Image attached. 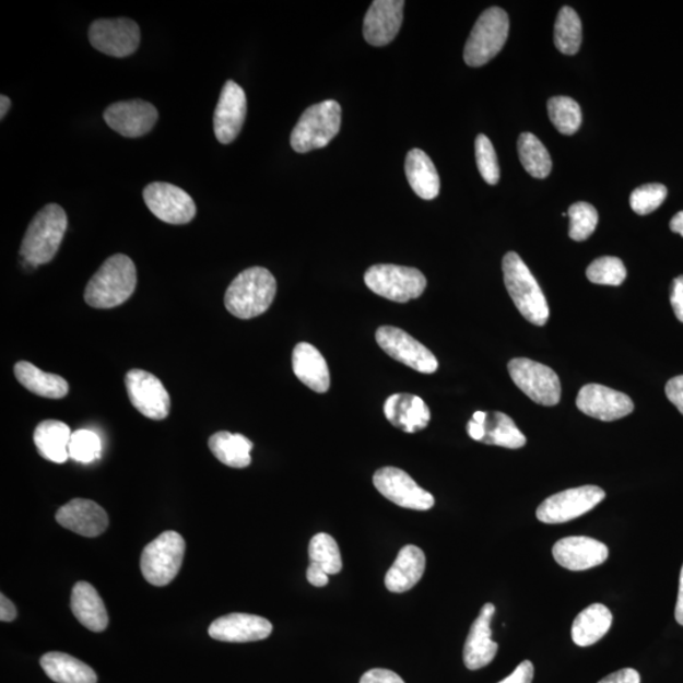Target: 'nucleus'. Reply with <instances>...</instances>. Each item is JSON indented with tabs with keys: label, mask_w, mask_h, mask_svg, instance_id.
<instances>
[{
	"label": "nucleus",
	"mask_w": 683,
	"mask_h": 683,
	"mask_svg": "<svg viewBox=\"0 0 683 683\" xmlns=\"http://www.w3.org/2000/svg\"><path fill=\"white\" fill-rule=\"evenodd\" d=\"M137 270L126 255L110 256L85 287L84 299L96 309H111L126 303L136 291Z\"/></svg>",
	"instance_id": "obj_1"
},
{
	"label": "nucleus",
	"mask_w": 683,
	"mask_h": 683,
	"mask_svg": "<svg viewBox=\"0 0 683 683\" xmlns=\"http://www.w3.org/2000/svg\"><path fill=\"white\" fill-rule=\"evenodd\" d=\"M276 291V280L268 269L251 268L232 281L224 304L232 316L252 319L271 307Z\"/></svg>",
	"instance_id": "obj_2"
},
{
	"label": "nucleus",
	"mask_w": 683,
	"mask_h": 683,
	"mask_svg": "<svg viewBox=\"0 0 683 683\" xmlns=\"http://www.w3.org/2000/svg\"><path fill=\"white\" fill-rule=\"evenodd\" d=\"M68 229V215L58 204H48L30 223L21 245V257L35 269L52 261Z\"/></svg>",
	"instance_id": "obj_3"
},
{
	"label": "nucleus",
	"mask_w": 683,
	"mask_h": 683,
	"mask_svg": "<svg viewBox=\"0 0 683 683\" xmlns=\"http://www.w3.org/2000/svg\"><path fill=\"white\" fill-rule=\"evenodd\" d=\"M504 283L516 307L530 323L545 326L550 307L540 284L521 257L508 252L503 259Z\"/></svg>",
	"instance_id": "obj_4"
},
{
	"label": "nucleus",
	"mask_w": 683,
	"mask_h": 683,
	"mask_svg": "<svg viewBox=\"0 0 683 683\" xmlns=\"http://www.w3.org/2000/svg\"><path fill=\"white\" fill-rule=\"evenodd\" d=\"M342 125V109L339 102L325 101L304 111L291 137L294 151L307 154L331 143Z\"/></svg>",
	"instance_id": "obj_5"
},
{
	"label": "nucleus",
	"mask_w": 683,
	"mask_h": 683,
	"mask_svg": "<svg viewBox=\"0 0 683 683\" xmlns=\"http://www.w3.org/2000/svg\"><path fill=\"white\" fill-rule=\"evenodd\" d=\"M509 35V17L499 7L488 8L480 15L466 43L463 59L469 67L480 68L492 61Z\"/></svg>",
	"instance_id": "obj_6"
},
{
	"label": "nucleus",
	"mask_w": 683,
	"mask_h": 683,
	"mask_svg": "<svg viewBox=\"0 0 683 683\" xmlns=\"http://www.w3.org/2000/svg\"><path fill=\"white\" fill-rule=\"evenodd\" d=\"M185 549L187 545L179 533L167 530L160 534L142 552L141 570L144 580L158 588L170 584L182 566Z\"/></svg>",
	"instance_id": "obj_7"
},
{
	"label": "nucleus",
	"mask_w": 683,
	"mask_h": 683,
	"mask_svg": "<svg viewBox=\"0 0 683 683\" xmlns=\"http://www.w3.org/2000/svg\"><path fill=\"white\" fill-rule=\"evenodd\" d=\"M365 284L373 293L385 299L408 303L420 297L427 279L420 270L398 264H375L365 273Z\"/></svg>",
	"instance_id": "obj_8"
},
{
	"label": "nucleus",
	"mask_w": 683,
	"mask_h": 683,
	"mask_svg": "<svg viewBox=\"0 0 683 683\" xmlns=\"http://www.w3.org/2000/svg\"><path fill=\"white\" fill-rule=\"evenodd\" d=\"M605 496L604 490L593 485L565 490L545 499L537 510V518L545 525L567 523L597 508Z\"/></svg>",
	"instance_id": "obj_9"
},
{
	"label": "nucleus",
	"mask_w": 683,
	"mask_h": 683,
	"mask_svg": "<svg viewBox=\"0 0 683 683\" xmlns=\"http://www.w3.org/2000/svg\"><path fill=\"white\" fill-rule=\"evenodd\" d=\"M514 384L537 404L557 405L561 400V382L549 366L528 358H514L508 365Z\"/></svg>",
	"instance_id": "obj_10"
},
{
	"label": "nucleus",
	"mask_w": 683,
	"mask_h": 683,
	"mask_svg": "<svg viewBox=\"0 0 683 683\" xmlns=\"http://www.w3.org/2000/svg\"><path fill=\"white\" fill-rule=\"evenodd\" d=\"M376 341L390 357L422 374H434L438 361L420 341L403 329L385 326L377 329Z\"/></svg>",
	"instance_id": "obj_11"
},
{
	"label": "nucleus",
	"mask_w": 683,
	"mask_h": 683,
	"mask_svg": "<svg viewBox=\"0 0 683 683\" xmlns=\"http://www.w3.org/2000/svg\"><path fill=\"white\" fill-rule=\"evenodd\" d=\"M144 203L160 221L187 224L196 219L195 200L181 188L168 182H152L143 190Z\"/></svg>",
	"instance_id": "obj_12"
},
{
	"label": "nucleus",
	"mask_w": 683,
	"mask_h": 683,
	"mask_svg": "<svg viewBox=\"0 0 683 683\" xmlns=\"http://www.w3.org/2000/svg\"><path fill=\"white\" fill-rule=\"evenodd\" d=\"M90 42L95 50L122 59L139 48L141 31L132 20H98L92 23Z\"/></svg>",
	"instance_id": "obj_13"
},
{
	"label": "nucleus",
	"mask_w": 683,
	"mask_h": 683,
	"mask_svg": "<svg viewBox=\"0 0 683 683\" xmlns=\"http://www.w3.org/2000/svg\"><path fill=\"white\" fill-rule=\"evenodd\" d=\"M128 398L139 412L152 421H164L170 413V396L155 375L134 368L126 375Z\"/></svg>",
	"instance_id": "obj_14"
},
{
	"label": "nucleus",
	"mask_w": 683,
	"mask_h": 683,
	"mask_svg": "<svg viewBox=\"0 0 683 683\" xmlns=\"http://www.w3.org/2000/svg\"><path fill=\"white\" fill-rule=\"evenodd\" d=\"M374 485L382 496L401 508L417 511L429 510L434 506V497L425 492L403 470L384 468L374 475Z\"/></svg>",
	"instance_id": "obj_15"
},
{
	"label": "nucleus",
	"mask_w": 683,
	"mask_h": 683,
	"mask_svg": "<svg viewBox=\"0 0 683 683\" xmlns=\"http://www.w3.org/2000/svg\"><path fill=\"white\" fill-rule=\"evenodd\" d=\"M158 111L154 104L134 99L111 104L104 111V120L120 136L139 139L155 127Z\"/></svg>",
	"instance_id": "obj_16"
},
{
	"label": "nucleus",
	"mask_w": 683,
	"mask_h": 683,
	"mask_svg": "<svg viewBox=\"0 0 683 683\" xmlns=\"http://www.w3.org/2000/svg\"><path fill=\"white\" fill-rule=\"evenodd\" d=\"M576 405L586 415L602 422H613L632 414L634 404L628 396L599 384H589L578 391Z\"/></svg>",
	"instance_id": "obj_17"
},
{
	"label": "nucleus",
	"mask_w": 683,
	"mask_h": 683,
	"mask_svg": "<svg viewBox=\"0 0 683 683\" xmlns=\"http://www.w3.org/2000/svg\"><path fill=\"white\" fill-rule=\"evenodd\" d=\"M247 116L246 93L233 80L224 84L214 111V133L223 144L235 141L243 130Z\"/></svg>",
	"instance_id": "obj_18"
},
{
	"label": "nucleus",
	"mask_w": 683,
	"mask_h": 683,
	"mask_svg": "<svg viewBox=\"0 0 683 683\" xmlns=\"http://www.w3.org/2000/svg\"><path fill=\"white\" fill-rule=\"evenodd\" d=\"M403 0H375L364 20L366 42L376 47L387 46L399 34L404 15Z\"/></svg>",
	"instance_id": "obj_19"
},
{
	"label": "nucleus",
	"mask_w": 683,
	"mask_h": 683,
	"mask_svg": "<svg viewBox=\"0 0 683 683\" xmlns=\"http://www.w3.org/2000/svg\"><path fill=\"white\" fill-rule=\"evenodd\" d=\"M557 564L569 570H585L604 564L608 546L590 537H567L553 546Z\"/></svg>",
	"instance_id": "obj_20"
},
{
	"label": "nucleus",
	"mask_w": 683,
	"mask_h": 683,
	"mask_svg": "<svg viewBox=\"0 0 683 683\" xmlns=\"http://www.w3.org/2000/svg\"><path fill=\"white\" fill-rule=\"evenodd\" d=\"M496 612L494 604L482 607L479 617L472 624L463 648V662L471 671L484 669L494 661L497 643L492 639V621Z\"/></svg>",
	"instance_id": "obj_21"
},
{
	"label": "nucleus",
	"mask_w": 683,
	"mask_h": 683,
	"mask_svg": "<svg viewBox=\"0 0 683 683\" xmlns=\"http://www.w3.org/2000/svg\"><path fill=\"white\" fill-rule=\"evenodd\" d=\"M272 624L259 615L228 614L216 619L209 626V636L227 643H248L267 639L271 636Z\"/></svg>",
	"instance_id": "obj_22"
},
{
	"label": "nucleus",
	"mask_w": 683,
	"mask_h": 683,
	"mask_svg": "<svg viewBox=\"0 0 683 683\" xmlns=\"http://www.w3.org/2000/svg\"><path fill=\"white\" fill-rule=\"evenodd\" d=\"M58 523L79 535L95 538L106 532L109 519L101 505L86 499H74L56 513Z\"/></svg>",
	"instance_id": "obj_23"
},
{
	"label": "nucleus",
	"mask_w": 683,
	"mask_h": 683,
	"mask_svg": "<svg viewBox=\"0 0 683 683\" xmlns=\"http://www.w3.org/2000/svg\"><path fill=\"white\" fill-rule=\"evenodd\" d=\"M384 414L393 427L405 433H416L428 427L431 410L412 393H396L385 401Z\"/></svg>",
	"instance_id": "obj_24"
},
{
	"label": "nucleus",
	"mask_w": 683,
	"mask_h": 683,
	"mask_svg": "<svg viewBox=\"0 0 683 683\" xmlns=\"http://www.w3.org/2000/svg\"><path fill=\"white\" fill-rule=\"evenodd\" d=\"M424 552L420 546L409 544L401 549L396 562L385 576V586L393 593L412 590L422 580L425 570Z\"/></svg>",
	"instance_id": "obj_25"
},
{
	"label": "nucleus",
	"mask_w": 683,
	"mask_h": 683,
	"mask_svg": "<svg viewBox=\"0 0 683 683\" xmlns=\"http://www.w3.org/2000/svg\"><path fill=\"white\" fill-rule=\"evenodd\" d=\"M294 374L313 391L323 393L331 387V376L323 355L310 343L302 342L293 352Z\"/></svg>",
	"instance_id": "obj_26"
},
{
	"label": "nucleus",
	"mask_w": 683,
	"mask_h": 683,
	"mask_svg": "<svg viewBox=\"0 0 683 683\" xmlns=\"http://www.w3.org/2000/svg\"><path fill=\"white\" fill-rule=\"evenodd\" d=\"M71 610L85 628L101 633L107 629V608L91 584L78 582L71 592Z\"/></svg>",
	"instance_id": "obj_27"
},
{
	"label": "nucleus",
	"mask_w": 683,
	"mask_h": 683,
	"mask_svg": "<svg viewBox=\"0 0 683 683\" xmlns=\"http://www.w3.org/2000/svg\"><path fill=\"white\" fill-rule=\"evenodd\" d=\"M405 174L410 187L424 200L436 199L440 190V180L431 157L420 149L409 151L405 160Z\"/></svg>",
	"instance_id": "obj_28"
},
{
	"label": "nucleus",
	"mask_w": 683,
	"mask_h": 683,
	"mask_svg": "<svg viewBox=\"0 0 683 683\" xmlns=\"http://www.w3.org/2000/svg\"><path fill=\"white\" fill-rule=\"evenodd\" d=\"M612 624V612L605 605L592 604L576 616L570 634L576 646L590 647L604 638Z\"/></svg>",
	"instance_id": "obj_29"
},
{
	"label": "nucleus",
	"mask_w": 683,
	"mask_h": 683,
	"mask_svg": "<svg viewBox=\"0 0 683 683\" xmlns=\"http://www.w3.org/2000/svg\"><path fill=\"white\" fill-rule=\"evenodd\" d=\"M71 434L69 425L63 422L50 420L39 423L34 433L38 454L54 463L67 462Z\"/></svg>",
	"instance_id": "obj_30"
},
{
	"label": "nucleus",
	"mask_w": 683,
	"mask_h": 683,
	"mask_svg": "<svg viewBox=\"0 0 683 683\" xmlns=\"http://www.w3.org/2000/svg\"><path fill=\"white\" fill-rule=\"evenodd\" d=\"M39 663L47 676L56 683H98V676L92 667L70 655L46 653Z\"/></svg>",
	"instance_id": "obj_31"
},
{
	"label": "nucleus",
	"mask_w": 683,
	"mask_h": 683,
	"mask_svg": "<svg viewBox=\"0 0 683 683\" xmlns=\"http://www.w3.org/2000/svg\"><path fill=\"white\" fill-rule=\"evenodd\" d=\"M14 375L22 387L47 399H62L69 393V384L59 375L48 374L27 361L14 366Z\"/></svg>",
	"instance_id": "obj_32"
},
{
	"label": "nucleus",
	"mask_w": 683,
	"mask_h": 683,
	"mask_svg": "<svg viewBox=\"0 0 683 683\" xmlns=\"http://www.w3.org/2000/svg\"><path fill=\"white\" fill-rule=\"evenodd\" d=\"M209 448L223 464L233 469H245L251 464L252 441L243 434L219 432L208 441Z\"/></svg>",
	"instance_id": "obj_33"
},
{
	"label": "nucleus",
	"mask_w": 683,
	"mask_h": 683,
	"mask_svg": "<svg viewBox=\"0 0 683 683\" xmlns=\"http://www.w3.org/2000/svg\"><path fill=\"white\" fill-rule=\"evenodd\" d=\"M485 437L481 444L490 446H501L509 449H518L525 447L527 438L519 431L516 422L509 415L501 412L487 413L484 423Z\"/></svg>",
	"instance_id": "obj_34"
},
{
	"label": "nucleus",
	"mask_w": 683,
	"mask_h": 683,
	"mask_svg": "<svg viewBox=\"0 0 683 683\" xmlns=\"http://www.w3.org/2000/svg\"><path fill=\"white\" fill-rule=\"evenodd\" d=\"M518 152L521 165L535 179H544L551 174L552 158L549 150L532 133H521L518 140Z\"/></svg>",
	"instance_id": "obj_35"
},
{
	"label": "nucleus",
	"mask_w": 683,
	"mask_h": 683,
	"mask_svg": "<svg viewBox=\"0 0 683 683\" xmlns=\"http://www.w3.org/2000/svg\"><path fill=\"white\" fill-rule=\"evenodd\" d=\"M582 43V23L570 7H564L554 24V45L562 54L575 55Z\"/></svg>",
	"instance_id": "obj_36"
},
{
	"label": "nucleus",
	"mask_w": 683,
	"mask_h": 683,
	"mask_svg": "<svg viewBox=\"0 0 683 683\" xmlns=\"http://www.w3.org/2000/svg\"><path fill=\"white\" fill-rule=\"evenodd\" d=\"M549 115L554 127L562 134H574L580 130L582 111L578 103L568 96H553L549 101Z\"/></svg>",
	"instance_id": "obj_37"
},
{
	"label": "nucleus",
	"mask_w": 683,
	"mask_h": 683,
	"mask_svg": "<svg viewBox=\"0 0 683 683\" xmlns=\"http://www.w3.org/2000/svg\"><path fill=\"white\" fill-rule=\"evenodd\" d=\"M309 557L313 564H317L328 575L340 574L343 567L339 544L334 538L327 533H318L309 543Z\"/></svg>",
	"instance_id": "obj_38"
},
{
	"label": "nucleus",
	"mask_w": 683,
	"mask_h": 683,
	"mask_svg": "<svg viewBox=\"0 0 683 683\" xmlns=\"http://www.w3.org/2000/svg\"><path fill=\"white\" fill-rule=\"evenodd\" d=\"M568 235L577 243L588 239L598 227L599 214L590 203L578 202L569 207Z\"/></svg>",
	"instance_id": "obj_39"
},
{
	"label": "nucleus",
	"mask_w": 683,
	"mask_h": 683,
	"mask_svg": "<svg viewBox=\"0 0 683 683\" xmlns=\"http://www.w3.org/2000/svg\"><path fill=\"white\" fill-rule=\"evenodd\" d=\"M586 276L593 284L619 286L626 279V269L623 261L617 257L605 256L590 264L586 270Z\"/></svg>",
	"instance_id": "obj_40"
},
{
	"label": "nucleus",
	"mask_w": 683,
	"mask_h": 683,
	"mask_svg": "<svg viewBox=\"0 0 683 683\" xmlns=\"http://www.w3.org/2000/svg\"><path fill=\"white\" fill-rule=\"evenodd\" d=\"M102 452V441L98 434L80 429L71 434L69 457L80 463H92L98 460Z\"/></svg>",
	"instance_id": "obj_41"
},
{
	"label": "nucleus",
	"mask_w": 683,
	"mask_h": 683,
	"mask_svg": "<svg viewBox=\"0 0 683 683\" xmlns=\"http://www.w3.org/2000/svg\"><path fill=\"white\" fill-rule=\"evenodd\" d=\"M476 163L479 172L490 185H496L501 180V167L492 141L485 134H479L475 142Z\"/></svg>",
	"instance_id": "obj_42"
},
{
	"label": "nucleus",
	"mask_w": 683,
	"mask_h": 683,
	"mask_svg": "<svg viewBox=\"0 0 683 683\" xmlns=\"http://www.w3.org/2000/svg\"><path fill=\"white\" fill-rule=\"evenodd\" d=\"M667 198V188L662 184L641 185L632 192L631 207L639 215H647L660 208Z\"/></svg>",
	"instance_id": "obj_43"
},
{
	"label": "nucleus",
	"mask_w": 683,
	"mask_h": 683,
	"mask_svg": "<svg viewBox=\"0 0 683 683\" xmlns=\"http://www.w3.org/2000/svg\"><path fill=\"white\" fill-rule=\"evenodd\" d=\"M360 683H405L398 673L390 670L374 669L367 671Z\"/></svg>",
	"instance_id": "obj_44"
},
{
	"label": "nucleus",
	"mask_w": 683,
	"mask_h": 683,
	"mask_svg": "<svg viewBox=\"0 0 683 683\" xmlns=\"http://www.w3.org/2000/svg\"><path fill=\"white\" fill-rule=\"evenodd\" d=\"M666 396L683 415V375L673 377L666 385Z\"/></svg>",
	"instance_id": "obj_45"
},
{
	"label": "nucleus",
	"mask_w": 683,
	"mask_h": 683,
	"mask_svg": "<svg viewBox=\"0 0 683 683\" xmlns=\"http://www.w3.org/2000/svg\"><path fill=\"white\" fill-rule=\"evenodd\" d=\"M534 678V666L530 661L521 662L510 676L499 683H532Z\"/></svg>",
	"instance_id": "obj_46"
},
{
	"label": "nucleus",
	"mask_w": 683,
	"mask_h": 683,
	"mask_svg": "<svg viewBox=\"0 0 683 683\" xmlns=\"http://www.w3.org/2000/svg\"><path fill=\"white\" fill-rule=\"evenodd\" d=\"M671 305L674 316L683 323V275L673 280Z\"/></svg>",
	"instance_id": "obj_47"
},
{
	"label": "nucleus",
	"mask_w": 683,
	"mask_h": 683,
	"mask_svg": "<svg viewBox=\"0 0 683 683\" xmlns=\"http://www.w3.org/2000/svg\"><path fill=\"white\" fill-rule=\"evenodd\" d=\"M599 683H640V674L634 669H623L609 674Z\"/></svg>",
	"instance_id": "obj_48"
},
{
	"label": "nucleus",
	"mask_w": 683,
	"mask_h": 683,
	"mask_svg": "<svg viewBox=\"0 0 683 683\" xmlns=\"http://www.w3.org/2000/svg\"><path fill=\"white\" fill-rule=\"evenodd\" d=\"M328 576L329 575L323 568L310 562V565L307 569V578L309 584L316 586V588H325V586L328 584Z\"/></svg>",
	"instance_id": "obj_49"
},
{
	"label": "nucleus",
	"mask_w": 683,
	"mask_h": 683,
	"mask_svg": "<svg viewBox=\"0 0 683 683\" xmlns=\"http://www.w3.org/2000/svg\"><path fill=\"white\" fill-rule=\"evenodd\" d=\"M0 601H2V604H0V621L4 623L13 622L17 617V610H15L13 602L3 593L0 594Z\"/></svg>",
	"instance_id": "obj_50"
},
{
	"label": "nucleus",
	"mask_w": 683,
	"mask_h": 683,
	"mask_svg": "<svg viewBox=\"0 0 683 683\" xmlns=\"http://www.w3.org/2000/svg\"><path fill=\"white\" fill-rule=\"evenodd\" d=\"M468 433L473 440L482 441L485 437L484 423H478L471 420L468 424Z\"/></svg>",
	"instance_id": "obj_51"
},
{
	"label": "nucleus",
	"mask_w": 683,
	"mask_h": 683,
	"mask_svg": "<svg viewBox=\"0 0 683 683\" xmlns=\"http://www.w3.org/2000/svg\"><path fill=\"white\" fill-rule=\"evenodd\" d=\"M674 616H676L678 623L683 626V566H682L681 575H680L678 604H676V612H674Z\"/></svg>",
	"instance_id": "obj_52"
},
{
	"label": "nucleus",
	"mask_w": 683,
	"mask_h": 683,
	"mask_svg": "<svg viewBox=\"0 0 683 683\" xmlns=\"http://www.w3.org/2000/svg\"><path fill=\"white\" fill-rule=\"evenodd\" d=\"M670 228L674 233H679L683 237V211L673 216Z\"/></svg>",
	"instance_id": "obj_53"
},
{
	"label": "nucleus",
	"mask_w": 683,
	"mask_h": 683,
	"mask_svg": "<svg viewBox=\"0 0 683 683\" xmlns=\"http://www.w3.org/2000/svg\"><path fill=\"white\" fill-rule=\"evenodd\" d=\"M0 102H2V108H0V119H4V117L8 114V110H10L11 108V99L8 98V96L2 95V98H0Z\"/></svg>",
	"instance_id": "obj_54"
},
{
	"label": "nucleus",
	"mask_w": 683,
	"mask_h": 683,
	"mask_svg": "<svg viewBox=\"0 0 683 683\" xmlns=\"http://www.w3.org/2000/svg\"><path fill=\"white\" fill-rule=\"evenodd\" d=\"M486 417H487V413L485 412H475L472 415V420L478 423H485Z\"/></svg>",
	"instance_id": "obj_55"
}]
</instances>
